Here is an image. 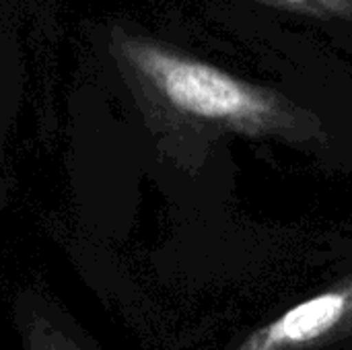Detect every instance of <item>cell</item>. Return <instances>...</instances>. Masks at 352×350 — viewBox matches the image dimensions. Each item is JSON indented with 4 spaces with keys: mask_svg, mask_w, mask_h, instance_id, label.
<instances>
[{
    "mask_svg": "<svg viewBox=\"0 0 352 350\" xmlns=\"http://www.w3.org/2000/svg\"><path fill=\"white\" fill-rule=\"evenodd\" d=\"M107 52L132 95L148 111L260 132L285 126L291 103L128 23L107 27Z\"/></svg>",
    "mask_w": 352,
    "mask_h": 350,
    "instance_id": "6da1fadb",
    "label": "cell"
},
{
    "mask_svg": "<svg viewBox=\"0 0 352 350\" xmlns=\"http://www.w3.org/2000/svg\"><path fill=\"white\" fill-rule=\"evenodd\" d=\"M352 307V289L318 295L260 330L243 350H280L307 344L334 330Z\"/></svg>",
    "mask_w": 352,
    "mask_h": 350,
    "instance_id": "7a4b0ae2",
    "label": "cell"
},
{
    "mask_svg": "<svg viewBox=\"0 0 352 350\" xmlns=\"http://www.w3.org/2000/svg\"><path fill=\"white\" fill-rule=\"evenodd\" d=\"M14 320L25 350H97L60 305L35 291L19 297Z\"/></svg>",
    "mask_w": 352,
    "mask_h": 350,
    "instance_id": "3957f363",
    "label": "cell"
},
{
    "mask_svg": "<svg viewBox=\"0 0 352 350\" xmlns=\"http://www.w3.org/2000/svg\"><path fill=\"white\" fill-rule=\"evenodd\" d=\"M264 6L322 21H352V0H256Z\"/></svg>",
    "mask_w": 352,
    "mask_h": 350,
    "instance_id": "277c9868",
    "label": "cell"
},
{
    "mask_svg": "<svg viewBox=\"0 0 352 350\" xmlns=\"http://www.w3.org/2000/svg\"><path fill=\"white\" fill-rule=\"evenodd\" d=\"M12 120V105H10V97L6 91V80L4 74L0 70V200L4 198V177H2V169H4V140L8 134V126Z\"/></svg>",
    "mask_w": 352,
    "mask_h": 350,
    "instance_id": "5b68a950",
    "label": "cell"
}]
</instances>
